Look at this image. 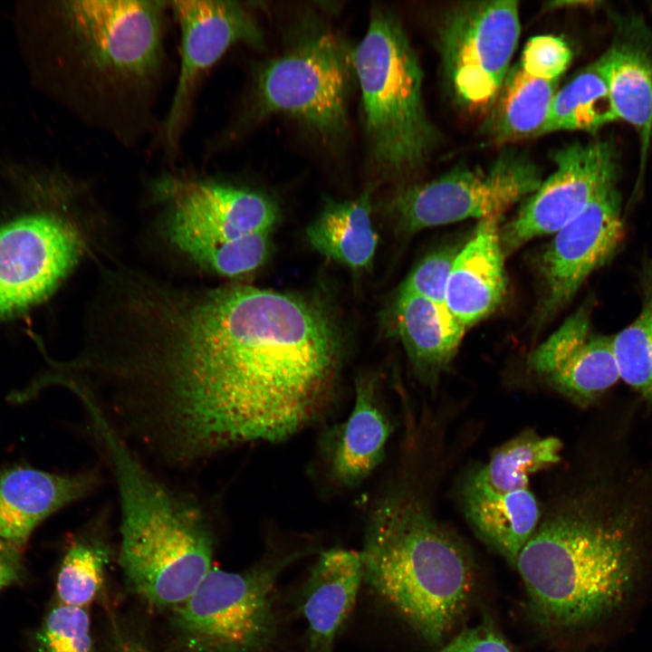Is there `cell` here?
<instances>
[{"label": "cell", "mask_w": 652, "mask_h": 652, "mask_svg": "<svg viewBox=\"0 0 652 652\" xmlns=\"http://www.w3.org/2000/svg\"><path fill=\"white\" fill-rule=\"evenodd\" d=\"M342 351L333 317L311 299L157 281L138 306L130 367L157 432L181 461L200 467L316 420L332 399Z\"/></svg>", "instance_id": "cell-1"}, {"label": "cell", "mask_w": 652, "mask_h": 652, "mask_svg": "<svg viewBox=\"0 0 652 652\" xmlns=\"http://www.w3.org/2000/svg\"><path fill=\"white\" fill-rule=\"evenodd\" d=\"M60 7L83 119L128 148L157 134L168 1H67Z\"/></svg>", "instance_id": "cell-2"}, {"label": "cell", "mask_w": 652, "mask_h": 652, "mask_svg": "<svg viewBox=\"0 0 652 652\" xmlns=\"http://www.w3.org/2000/svg\"><path fill=\"white\" fill-rule=\"evenodd\" d=\"M360 552L371 590L423 638L440 642L462 616L473 587L461 543L417 497L393 489L371 509Z\"/></svg>", "instance_id": "cell-3"}, {"label": "cell", "mask_w": 652, "mask_h": 652, "mask_svg": "<svg viewBox=\"0 0 652 652\" xmlns=\"http://www.w3.org/2000/svg\"><path fill=\"white\" fill-rule=\"evenodd\" d=\"M514 567L536 619L571 628L618 609L638 579L639 561L622 523L561 511L539 523Z\"/></svg>", "instance_id": "cell-4"}, {"label": "cell", "mask_w": 652, "mask_h": 652, "mask_svg": "<svg viewBox=\"0 0 652 652\" xmlns=\"http://www.w3.org/2000/svg\"><path fill=\"white\" fill-rule=\"evenodd\" d=\"M216 501L196 488L146 486L119 504L127 587L156 607L184 602L213 567Z\"/></svg>", "instance_id": "cell-5"}, {"label": "cell", "mask_w": 652, "mask_h": 652, "mask_svg": "<svg viewBox=\"0 0 652 652\" xmlns=\"http://www.w3.org/2000/svg\"><path fill=\"white\" fill-rule=\"evenodd\" d=\"M168 237L196 264L237 277L266 261L278 218L275 202L219 174L166 169L149 181Z\"/></svg>", "instance_id": "cell-6"}, {"label": "cell", "mask_w": 652, "mask_h": 652, "mask_svg": "<svg viewBox=\"0 0 652 652\" xmlns=\"http://www.w3.org/2000/svg\"><path fill=\"white\" fill-rule=\"evenodd\" d=\"M352 61L370 162L388 177L419 169L437 133L424 104L419 60L398 17L374 8Z\"/></svg>", "instance_id": "cell-7"}, {"label": "cell", "mask_w": 652, "mask_h": 652, "mask_svg": "<svg viewBox=\"0 0 652 652\" xmlns=\"http://www.w3.org/2000/svg\"><path fill=\"white\" fill-rule=\"evenodd\" d=\"M355 80L352 50L328 30L312 32L254 72L250 99L236 120L209 139L216 154L252 122L272 114L295 119L323 141L348 132V104Z\"/></svg>", "instance_id": "cell-8"}, {"label": "cell", "mask_w": 652, "mask_h": 652, "mask_svg": "<svg viewBox=\"0 0 652 652\" xmlns=\"http://www.w3.org/2000/svg\"><path fill=\"white\" fill-rule=\"evenodd\" d=\"M305 555L269 558L243 572L212 567L191 595L173 608L171 624L187 652H264L276 635L273 607L280 574Z\"/></svg>", "instance_id": "cell-9"}, {"label": "cell", "mask_w": 652, "mask_h": 652, "mask_svg": "<svg viewBox=\"0 0 652 652\" xmlns=\"http://www.w3.org/2000/svg\"><path fill=\"white\" fill-rule=\"evenodd\" d=\"M542 168L527 155L506 151L485 167H456L428 182L399 189L388 203L398 229H423L498 216L530 197L542 182Z\"/></svg>", "instance_id": "cell-10"}, {"label": "cell", "mask_w": 652, "mask_h": 652, "mask_svg": "<svg viewBox=\"0 0 652 652\" xmlns=\"http://www.w3.org/2000/svg\"><path fill=\"white\" fill-rule=\"evenodd\" d=\"M521 32L517 1L464 2L439 29L444 74L456 102L470 112L492 109Z\"/></svg>", "instance_id": "cell-11"}, {"label": "cell", "mask_w": 652, "mask_h": 652, "mask_svg": "<svg viewBox=\"0 0 652 652\" xmlns=\"http://www.w3.org/2000/svg\"><path fill=\"white\" fill-rule=\"evenodd\" d=\"M179 29V70L175 90L157 132L158 146L174 163L191 114L198 84L235 44H263L262 31L243 3L232 0L168 1Z\"/></svg>", "instance_id": "cell-12"}, {"label": "cell", "mask_w": 652, "mask_h": 652, "mask_svg": "<svg viewBox=\"0 0 652 652\" xmlns=\"http://www.w3.org/2000/svg\"><path fill=\"white\" fill-rule=\"evenodd\" d=\"M84 246L73 224L53 214L0 225V320L50 296L77 264Z\"/></svg>", "instance_id": "cell-13"}, {"label": "cell", "mask_w": 652, "mask_h": 652, "mask_svg": "<svg viewBox=\"0 0 652 652\" xmlns=\"http://www.w3.org/2000/svg\"><path fill=\"white\" fill-rule=\"evenodd\" d=\"M552 160V174L500 230L504 256L535 237L554 235L616 184V151L609 141L566 145L553 152Z\"/></svg>", "instance_id": "cell-14"}, {"label": "cell", "mask_w": 652, "mask_h": 652, "mask_svg": "<svg viewBox=\"0 0 652 652\" xmlns=\"http://www.w3.org/2000/svg\"><path fill=\"white\" fill-rule=\"evenodd\" d=\"M623 236L620 196L614 184L556 232L543 250L539 261L542 321L573 298L587 277L614 254Z\"/></svg>", "instance_id": "cell-15"}, {"label": "cell", "mask_w": 652, "mask_h": 652, "mask_svg": "<svg viewBox=\"0 0 652 652\" xmlns=\"http://www.w3.org/2000/svg\"><path fill=\"white\" fill-rule=\"evenodd\" d=\"M528 364L553 388L580 405H588L619 377L612 337L594 334L590 310L582 306L540 344Z\"/></svg>", "instance_id": "cell-16"}, {"label": "cell", "mask_w": 652, "mask_h": 652, "mask_svg": "<svg viewBox=\"0 0 652 652\" xmlns=\"http://www.w3.org/2000/svg\"><path fill=\"white\" fill-rule=\"evenodd\" d=\"M98 466L72 474L24 466L0 470V538L23 549L35 527L60 509L97 492Z\"/></svg>", "instance_id": "cell-17"}, {"label": "cell", "mask_w": 652, "mask_h": 652, "mask_svg": "<svg viewBox=\"0 0 652 652\" xmlns=\"http://www.w3.org/2000/svg\"><path fill=\"white\" fill-rule=\"evenodd\" d=\"M391 430L378 376L359 377L349 417L333 427L323 441L333 480L347 488L361 484L383 461Z\"/></svg>", "instance_id": "cell-18"}, {"label": "cell", "mask_w": 652, "mask_h": 652, "mask_svg": "<svg viewBox=\"0 0 652 652\" xmlns=\"http://www.w3.org/2000/svg\"><path fill=\"white\" fill-rule=\"evenodd\" d=\"M500 217L481 219L460 248L446 290V306L465 329L486 318L506 292Z\"/></svg>", "instance_id": "cell-19"}, {"label": "cell", "mask_w": 652, "mask_h": 652, "mask_svg": "<svg viewBox=\"0 0 652 652\" xmlns=\"http://www.w3.org/2000/svg\"><path fill=\"white\" fill-rule=\"evenodd\" d=\"M364 579L360 551L341 548L320 555L300 594L310 652H332Z\"/></svg>", "instance_id": "cell-20"}, {"label": "cell", "mask_w": 652, "mask_h": 652, "mask_svg": "<svg viewBox=\"0 0 652 652\" xmlns=\"http://www.w3.org/2000/svg\"><path fill=\"white\" fill-rule=\"evenodd\" d=\"M463 507L476 535L515 566L540 523L539 505L529 488L496 493L476 471L464 486Z\"/></svg>", "instance_id": "cell-21"}, {"label": "cell", "mask_w": 652, "mask_h": 652, "mask_svg": "<svg viewBox=\"0 0 652 652\" xmlns=\"http://www.w3.org/2000/svg\"><path fill=\"white\" fill-rule=\"evenodd\" d=\"M394 319L416 373L422 380L434 382L455 356L466 329L446 305L401 288Z\"/></svg>", "instance_id": "cell-22"}, {"label": "cell", "mask_w": 652, "mask_h": 652, "mask_svg": "<svg viewBox=\"0 0 652 652\" xmlns=\"http://www.w3.org/2000/svg\"><path fill=\"white\" fill-rule=\"evenodd\" d=\"M371 210L370 188L354 199L330 202L307 227L306 237L325 257L351 269L367 268L379 241Z\"/></svg>", "instance_id": "cell-23"}, {"label": "cell", "mask_w": 652, "mask_h": 652, "mask_svg": "<svg viewBox=\"0 0 652 652\" xmlns=\"http://www.w3.org/2000/svg\"><path fill=\"white\" fill-rule=\"evenodd\" d=\"M618 119L638 132L644 163L652 137V60L636 44L612 45L597 60Z\"/></svg>", "instance_id": "cell-24"}, {"label": "cell", "mask_w": 652, "mask_h": 652, "mask_svg": "<svg viewBox=\"0 0 652 652\" xmlns=\"http://www.w3.org/2000/svg\"><path fill=\"white\" fill-rule=\"evenodd\" d=\"M559 81L532 77L512 67L485 121V132L503 143L538 136L548 116Z\"/></svg>", "instance_id": "cell-25"}, {"label": "cell", "mask_w": 652, "mask_h": 652, "mask_svg": "<svg viewBox=\"0 0 652 652\" xmlns=\"http://www.w3.org/2000/svg\"><path fill=\"white\" fill-rule=\"evenodd\" d=\"M93 514L84 531L71 542L61 562L56 579L61 604L86 608L102 587L110 558L104 535L112 509L105 505Z\"/></svg>", "instance_id": "cell-26"}, {"label": "cell", "mask_w": 652, "mask_h": 652, "mask_svg": "<svg viewBox=\"0 0 652 652\" xmlns=\"http://www.w3.org/2000/svg\"><path fill=\"white\" fill-rule=\"evenodd\" d=\"M616 120L606 81L596 61L556 91L538 136L561 130L594 133Z\"/></svg>", "instance_id": "cell-27"}, {"label": "cell", "mask_w": 652, "mask_h": 652, "mask_svg": "<svg viewBox=\"0 0 652 652\" xmlns=\"http://www.w3.org/2000/svg\"><path fill=\"white\" fill-rule=\"evenodd\" d=\"M561 448L557 437H542L528 431L494 451L477 473L496 493L526 489L531 475L560 461Z\"/></svg>", "instance_id": "cell-28"}, {"label": "cell", "mask_w": 652, "mask_h": 652, "mask_svg": "<svg viewBox=\"0 0 652 652\" xmlns=\"http://www.w3.org/2000/svg\"><path fill=\"white\" fill-rule=\"evenodd\" d=\"M619 377L652 404V293L638 317L612 336Z\"/></svg>", "instance_id": "cell-29"}, {"label": "cell", "mask_w": 652, "mask_h": 652, "mask_svg": "<svg viewBox=\"0 0 652 652\" xmlns=\"http://www.w3.org/2000/svg\"><path fill=\"white\" fill-rule=\"evenodd\" d=\"M37 652H93L86 608L59 604L35 635Z\"/></svg>", "instance_id": "cell-30"}, {"label": "cell", "mask_w": 652, "mask_h": 652, "mask_svg": "<svg viewBox=\"0 0 652 652\" xmlns=\"http://www.w3.org/2000/svg\"><path fill=\"white\" fill-rule=\"evenodd\" d=\"M460 248L446 245L427 254L407 276L401 289L446 305V290Z\"/></svg>", "instance_id": "cell-31"}, {"label": "cell", "mask_w": 652, "mask_h": 652, "mask_svg": "<svg viewBox=\"0 0 652 652\" xmlns=\"http://www.w3.org/2000/svg\"><path fill=\"white\" fill-rule=\"evenodd\" d=\"M572 51L561 37L538 35L525 44L518 62L529 75L546 81H559L569 67Z\"/></svg>", "instance_id": "cell-32"}, {"label": "cell", "mask_w": 652, "mask_h": 652, "mask_svg": "<svg viewBox=\"0 0 652 652\" xmlns=\"http://www.w3.org/2000/svg\"><path fill=\"white\" fill-rule=\"evenodd\" d=\"M436 652H513L488 619L466 628Z\"/></svg>", "instance_id": "cell-33"}, {"label": "cell", "mask_w": 652, "mask_h": 652, "mask_svg": "<svg viewBox=\"0 0 652 652\" xmlns=\"http://www.w3.org/2000/svg\"><path fill=\"white\" fill-rule=\"evenodd\" d=\"M24 575L22 549L0 538V591L21 582Z\"/></svg>", "instance_id": "cell-34"}, {"label": "cell", "mask_w": 652, "mask_h": 652, "mask_svg": "<svg viewBox=\"0 0 652 652\" xmlns=\"http://www.w3.org/2000/svg\"><path fill=\"white\" fill-rule=\"evenodd\" d=\"M112 652H150L147 647L140 641L132 638H125L120 639L114 647Z\"/></svg>", "instance_id": "cell-35"}]
</instances>
